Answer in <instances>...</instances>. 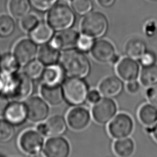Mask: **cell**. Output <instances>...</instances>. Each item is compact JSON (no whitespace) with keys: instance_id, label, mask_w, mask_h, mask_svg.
I'll return each mask as SVG.
<instances>
[{"instance_id":"6da1fadb","label":"cell","mask_w":157,"mask_h":157,"mask_svg":"<svg viewBox=\"0 0 157 157\" xmlns=\"http://www.w3.org/2000/svg\"><path fill=\"white\" fill-rule=\"evenodd\" d=\"M0 94L11 101L27 99L33 90V80L24 72L0 73Z\"/></svg>"},{"instance_id":"7a4b0ae2","label":"cell","mask_w":157,"mask_h":157,"mask_svg":"<svg viewBox=\"0 0 157 157\" xmlns=\"http://www.w3.org/2000/svg\"><path fill=\"white\" fill-rule=\"evenodd\" d=\"M59 63L67 77L85 78L91 70L90 61L85 53L77 49L65 50L61 53Z\"/></svg>"},{"instance_id":"3957f363","label":"cell","mask_w":157,"mask_h":157,"mask_svg":"<svg viewBox=\"0 0 157 157\" xmlns=\"http://www.w3.org/2000/svg\"><path fill=\"white\" fill-rule=\"evenodd\" d=\"M64 101L72 106L83 105L87 102L90 86L85 78L67 77L62 84Z\"/></svg>"},{"instance_id":"277c9868","label":"cell","mask_w":157,"mask_h":157,"mask_svg":"<svg viewBox=\"0 0 157 157\" xmlns=\"http://www.w3.org/2000/svg\"><path fill=\"white\" fill-rule=\"evenodd\" d=\"M75 19L72 9L67 5L59 4L53 6L47 14L48 25L56 31L69 28Z\"/></svg>"},{"instance_id":"5b68a950","label":"cell","mask_w":157,"mask_h":157,"mask_svg":"<svg viewBox=\"0 0 157 157\" xmlns=\"http://www.w3.org/2000/svg\"><path fill=\"white\" fill-rule=\"evenodd\" d=\"M92 119L98 124H107L118 112V106L113 98L102 96L91 109Z\"/></svg>"},{"instance_id":"8992f818","label":"cell","mask_w":157,"mask_h":157,"mask_svg":"<svg viewBox=\"0 0 157 157\" xmlns=\"http://www.w3.org/2000/svg\"><path fill=\"white\" fill-rule=\"evenodd\" d=\"M108 21L106 17L101 12H95L87 15L81 23L83 34L91 38L102 36L107 28Z\"/></svg>"},{"instance_id":"52a82bcc","label":"cell","mask_w":157,"mask_h":157,"mask_svg":"<svg viewBox=\"0 0 157 157\" xmlns=\"http://www.w3.org/2000/svg\"><path fill=\"white\" fill-rule=\"evenodd\" d=\"M134 128L132 118L124 112L117 113L107 124L109 134L115 139L129 137Z\"/></svg>"},{"instance_id":"ba28073f","label":"cell","mask_w":157,"mask_h":157,"mask_svg":"<svg viewBox=\"0 0 157 157\" xmlns=\"http://www.w3.org/2000/svg\"><path fill=\"white\" fill-rule=\"evenodd\" d=\"M90 53L93 58L100 63L116 64L120 60V56L116 53L113 44L105 39L96 41L90 50Z\"/></svg>"},{"instance_id":"9c48e42d","label":"cell","mask_w":157,"mask_h":157,"mask_svg":"<svg viewBox=\"0 0 157 157\" xmlns=\"http://www.w3.org/2000/svg\"><path fill=\"white\" fill-rule=\"evenodd\" d=\"M92 117L91 111L83 105L74 106L66 117L67 126L73 131H81L90 124Z\"/></svg>"},{"instance_id":"30bf717a","label":"cell","mask_w":157,"mask_h":157,"mask_svg":"<svg viewBox=\"0 0 157 157\" xmlns=\"http://www.w3.org/2000/svg\"><path fill=\"white\" fill-rule=\"evenodd\" d=\"M18 144L20 149L29 155L40 152L44 145V136L36 130H26L20 136Z\"/></svg>"},{"instance_id":"8fae6325","label":"cell","mask_w":157,"mask_h":157,"mask_svg":"<svg viewBox=\"0 0 157 157\" xmlns=\"http://www.w3.org/2000/svg\"><path fill=\"white\" fill-rule=\"evenodd\" d=\"M140 69L137 59L128 56L120 59L115 67L117 75L126 82L138 80Z\"/></svg>"},{"instance_id":"7c38bea8","label":"cell","mask_w":157,"mask_h":157,"mask_svg":"<svg viewBox=\"0 0 157 157\" xmlns=\"http://www.w3.org/2000/svg\"><path fill=\"white\" fill-rule=\"evenodd\" d=\"M28 118L32 122L40 123L45 120L49 113L48 104L43 98L34 96L26 101Z\"/></svg>"},{"instance_id":"4fadbf2b","label":"cell","mask_w":157,"mask_h":157,"mask_svg":"<svg viewBox=\"0 0 157 157\" xmlns=\"http://www.w3.org/2000/svg\"><path fill=\"white\" fill-rule=\"evenodd\" d=\"M66 118L58 115L50 117L45 122H40L37 126V131L44 136L56 137L63 134L67 129Z\"/></svg>"},{"instance_id":"5bb4252c","label":"cell","mask_w":157,"mask_h":157,"mask_svg":"<svg viewBox=\"0 0 157 157\" xmlns=\"http://www.w3.org/2000/svg\"><path fill=\"white\" fill-rule=\"evenodd\" d=\"M44 153L47 157H69L71 145L69 141L61 136L50 137L44 145Z\"/></svg>"},{"instance_id":"9a60e30c","label":"cell","mask_w":157,"mask_h":157,"mask_svg":"<svg viewBox=\"0 0 157 157\" xmlns=\"http://www.w3.org/2000/svg\"><path fill=\"white\" fill-rule=\"evenodd\" d=\"M37 53L36 43L29 39L20 40L15 45L13 55L20 66H25L34 59Z\"/></svg>"},{"instance_id":"2e32d148","label":"cell","mask_w":157,"mask_h":157,"mask_svg":"<svg viewBox=\"0 0 157 157\" xmlns=\"http://www.w3.org/2000/svg\"><path fill=\"white\" fill-rule=\"evenodd\" d=\"M80 34L73 29H64L56 34L50 41V44L57 49L67 50L77 46Z\"/></svg>"},{"instance_id":"e0dca14e","label":"cell","mask_w":157,"mask_h":157,"mask_svg":"<svg viewBox=\"0 0 157 157\" xmlns=\"http://www.w3.org/2000/svg\"><path fill=\"white\" fill-rule=\"evenodd\" d=\"M124 81L118 75H109L104 77L98 85V90L102 96L114 98L123 90Z\"/></svg>"},{"instance_id":"ac0fdd59","label":"cell","mask_w":157,"mask_h":157,"mask_svg":"<svg viewBox=\"0 0 157 157\" xmlns=\"http://www.w3.org/2000/svg\"><path fill=\"white\" fill-rule=\"evenodd\" d=\"M3 116L4 119L13 125L22 124L28 118L25 103L22 101H11L9 103Z\"/></svg>"},{"instance_id":"d6986e66","label":"cell","mask_w":157,"mask_h":157,"mask_svg":"<svg viewBox=\"0 0 157 157\" xmlns=\"http://www.w3.org/2000/svg\"><path fill=\"white\" fill-rule=\"evenodd\" d=\"M66 75L64 69L59 63L47 66L40 77L42 84L50 86L62 85Z\"/></svg>"},{"instance_id":"ffe728a7","label":"cell","mask_w":157,"mask_h":157,"mask_svg":"<svg viewBox=\"0 0 157 157\" xmlns=\"http://www.w3.org/2000/svg\"><path fill=\"white\" fill-rule=\"evenodd\" d=\"M40 92L42 98L51 105H59L64 101L62 85L50 86L42 84Z\"/></svg>"},{"instance_id":"44dd1931","label":"cell","mask_w":157,"mask_h":157,"mask_svg":"<svg viewBox=\"0 0 157 157\" xmlns=\"http://www.w3.org/2000/svg\"><path fill=\"white\" fill-rule=\"evenodd\" d=\"M135 148V142L129 137L115 139L113 144V151L118 157H131Z\"/></svg>"},{"instance_id":"7402d4cb","label":"cell","mask_w":157,"mask_h":157,"mask_svg":"<svg viewBox=\"0 0 157 157\" xmlns=\"http://www.w3.org/2000/svg\"><path fill=\"white\" fill-rule=\"evenodd\" d=\"M138 118L145 127H150L157 123V107L151 103H145L138 110Z\"/></svg>"},{"instance_id":"603a6c76","label":"cell","mask_w":157,"mask_h":157,"mask_svg":"<svg viewBox=\"0 0 157 157\" xmlns=\"http://www.w3.org/2000/svg\"><path fill=\"white\" fill-rule=\"evenodd\" d=\"M61 53L57 49L50 44L44 45L38 52V60L44 65L48 66L59 63Z\"/></svg>"},{"instance_id":"cb8c5ba5","label":"cell","mask_w":157,"mask_h":157,"mask_svg":"<svg viewBox=\"0 0 157 157\" xmlns=\"http://www.w3.org/2000/svg\"><path fill=\"white\" fill-rule=\"evenodd\" d=\"M53 29L46 23H39L30 32L31 39L36 44H43L49 41L53 34Z\"/></svg>"},{"instance_id":"d4e9b609","label":"cell","mask_w":157,"mask_h":157,"mask_svg":"<svg viewBox=\"0 0 157 157\" xmlns=\"http://www.w3.org/2000/svg\"><path fill=\"white\" fill-rule=\"evenodd\" d=\"M142 86L149 88L157 85V64L142 66L138 78Z\"/></svg>"},{"instance_id":"484cf974","label":"cell","mask_w":157,"mask_h":157,"mask_svg":"<svg viewBox=\"0 0 157 157\" xmlns=\"http://www.w3.org/2000/svg\"><path fill=\"white\" fill-rule=\"evenodd\" d=\"M124 51L127 56L139 60L147 51L146 45L140 39H132L126 43Z\"/></svg>"},{"instance_id":"4316f807","label":"cell","mask_w":157,"mask_h":157,"mask_svg":"<svg viewBox=\"0 0 157 157\" xmlns=\"http://www.w3.org/2000/svg\"><path fill=\"white\" fill-rule=\"evenodd\" d=\"M8 6L10 14L18 19L28 15L31 9L29 0H10Z\"/></svg>"},{"instance_id":"83f0119b","label":"cell","mask_w":157,"mask_h":157,"mask_svg":"<svg viewBox=\"0 0 157 157\" xmlns=\"http://www.w3.org/2000/svg\"><path fill=\"white\" fill-rule=\"evenodd\" d=\"M20 64L13 54L6 53L1 56L0 72L1 74H11L17 72Z\"/></svg>"},{"instance_id":"f1b7e54d","label":"cell","mask_w":157,"mask_h":157,"mask_svg":"<svg viewBox=\"0 0 157 157\" xmlns=\"http://www.w3.org/2000/svg\"><path fill=\"white\" fill-rule=\"evenodd\" d=\"M44 64L39 60H33L25 66L23 72L32 80L40 78L44 72Z\"/></svg>"},{"instance_id":"f546056e","label":"cell","mask_w":157,"mask_h":157,"mask_svg":"<svg viewBox=\"0 0 157 157\" xmlns=\"http://www.w3.org/2000/svg\"><path fill=\"white\" fill-rule=\"evenodd\" d=\"M15 28L13 18L8 15H0V37H8L12 34Z\"/></svg>"},{"instance_id":"4dcf8cb0","label":"cell","mask_w":157,"mask_h":157,"mask_svg":"<svg viewBox=\"0 0 157 157\" xmlns=\"http://www.w3.org/2000/svg\"><path fill=\"white\" fill-rule=\"evenodd\" d=\"M13 126L6 119L0 118V144L7 143L13 138L15 133Z\"/></svg>"},{"instance_id":"1f68e13d","label":"cell","mask_w":157,"mask_h":157,"mask_svg":"<svg viewBox=\"0 0 157 157\" xmlns=\"http://www.w3.org/2000/svg\"><path fill=\"white\" fill-rule=\"evenodd\" d=\"M72 9L79 15H85L92 8L91 0H68Z\"/></svg>"},{"instance_id":"d6a6232c","label":"cell","mask_w":157,"mask_h":157,"mask_svg":"<svg viewBox=\"0 0 157 157\" xmlns=\"http://www.w3.org/2000/svg\"><path fill=\"white\" fill-rule=\"evenodd\" d=\"M39 23V19L34 14H28L21 20V27L26 32H31Z\"/></svg>"},{"instance_id":"836d02e7","label":"cell","mask_w":157,"mask_h":157,"mask_svg":"<svg viewBox=\"0 0 157 157\" xmlns=\"http://www.w3.org/2000/svg\"><path fill=\"white\" fill-rule=\"evenodd\" d=\"M93 44L94 42L93 38L82 34L80 35L78 38L76 47L80 51L85 53L90 51L93 45Z\"/></svg>"},{"instance_id":"e575fe53","label":"cell","mask_w":157,"mask_h":157,"mask_svg":"<svg viewBox=\"0 0 157 157\" xmlns=\"http://www.w3.org/2000/svg\"><path fill=\"white\" fill-rule=\"evenodd\" d=\"M34 7L40 11H45L55 4L56 0H29Z\"/></svg>"},{"instance_id":"d590c367","label":"cell","mask_w":157,"mask_h":157,"mask_svg":"<svg viewBox=\"0 0 157 157\" xmlns=\"http://www.w3.org/2000/svg\"><path fill=\"white\" fill-rule=\"evenodd\" d=\"M139 61L142 66H151L156 64V56L153 52L147 50L139 59Z\"/></svg>"},{"instance_id":"8d00e7d4","label":"cell","mask_w":157,"mask_h":157,"mask_svg":"<svg viewBox=\"0 0 157 157\" xmlns=\"http://www.w3.org/2000/svg\"><path fill=\"white\" fill-rule=\"evenodd\" d=\"M145 94L148 102L157 107V85L147 88Z\"/></svg>"},{"instance_id":"74e56055","label":"cell","mask_w":157,"mask_h":157,"mask_svg":"<svg viewBox=\"0 0 157 157\" xmlns=\"http://www.w3.org/2000/svg\"><path fill=\"white\" fill-rule=\"evenodd\" d=\"M141 84L138 80H134L129 82H127L126 83V91L132 94H137L140 90Z\"/></svg>"},{"instance_id":"f35d334b","label":"cell","mask_w":157,"mask_h":157,"mask_svg":"<svg viewBox=\"0 0 157 157\" xmlns=\"http://www.w3.org/2000/svg\"><path fill=\"white\" fill-rule=\"evenodd\" d=\"M102 96L98 89H91L88 94L87 102L93 105L98 102L102 98Z\"/></svg>"},{"instance_id":"ab89813d","label":"cell","mask_w":157,"mask_h":157,"mask_svg":"<svg viewBox=\"0 0 157 157\" xmlns=\"http://www.w3.org/2000/svg\"><path fill=\"white\" fill-rule=\"evenodd\" d=\"M9 103V100L2 94H0V116L3 115Z\"/></svg>"},{"instance_id":"60d3db41","label":"cell","mask_w":157,"mask_h":157,"mask_svg":"<svg viewBox=\"0 0 157 157\" xmlns=\"http://www.w3.org/2000/svg\"><path fill=\"white\" fill-rule=\"evenodd\" d=\"M145 131L148 134H151L154 139L157 142V123L150 127H146Z\"/></svg>"},{"instance_id":"b9f144b4","label":"cell","mask_w":157,"mask_h":157,"mask_svg":"<svg viewBox=\"0 0 157 157\" xmlns=\"http://www.w3.org/2000/svg\"><path fill=\"white\" fill-rule=\"evenodd\" d=\"M96 1L101 7L109 8L112 7L115 4L116 0H96Z\"/></svg>"},{"instance_id":"7bdbcfd3","label":"cell","mask_w":157,"mask_h":157,"mask_svg":"<svg viewBox=\"0 0 157 157\" xmlns=\"http://www.w3.org/2000/svg\"><path fill=\"white\" fill-rule=\"evenodd\" d=\"M29 157H47L45 156V155L44 154V153H42L41 151L33 154V155H30Z\"/></svg>"},{"instance_id":"ee69618b","label":"cell","mask_w":157,"mask_h":157,"mask_svg":"<svg viewBox=\"0 0 157 157\" xmlns=\"http://www.w3.org/2000/svg\"><path fill=\"white\" fill-rule=\"evenodd\" d=\"M148 1H151V2H156V1H157V0H148Z\"/></svg>"},{"instance_id":"f6af8a7d","label":"cell","mask_w":157,"mask_h":157,"mask_svg":"<svg viewBox=\"0 0 157 157\" xmlns=\"http://www.w3.org/2000/svg\"><path fill=\"white\" fill-rule=\"evenodd\" d=\"M0 88H1V80H0Z\"/></svg>"},{"instance_id":"bcb514c9","label":"cell","mask_w":157,"mask_h":157,"mask_svg":"<svg viewBox=\"0 0 157 157\" xmlns=\"http://www.w3.org/2000/svg\"><path fill=\"white\" fill-rule=\"evenodd\" d=\"M0 59H1V56H0Z\"/></svg>"},{"instance_id":"7dc6e473","label":"cell","mask_w":157,"mask_h":157,"mask_svg":"<svg viewBox=\"0 0 157 157\" xmlns=\"http://www.w3.org/2000/svg\"><path fill=\"white\" fill-rule=\"evenodd\" d=\"M0 157H1V156H0Z\"/></svg>"}]
</instances>
